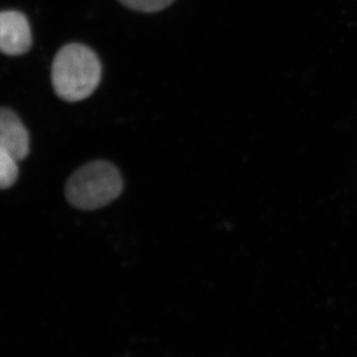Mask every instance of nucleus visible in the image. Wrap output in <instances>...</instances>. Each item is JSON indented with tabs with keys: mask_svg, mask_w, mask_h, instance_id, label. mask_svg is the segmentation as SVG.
<instances>
[{
	"mask_svg": "<svg viewBox=\"0 0 357 357\" xmlns=\"http://www.w3.org/2000/svg\"><path fill=\"white\" fill-rule=\"evenodd\" d=\"M51 77L59 98L66 102H79L98 88L102 79V64L95 52L86 45H65L54 58Z\"/></svg>",
	"mask_w": 357,
	"mask_h": 357,
	"instance_id": "nucleus-1",
	"label": "nucleus"
},
{
	"mask_svg": "<svg viewBox=\"0 0 357 357\" xmlns=\"http://www.w3.org/2000/svg\"><path fill=\"white\" fill-rule=\"evenodd\" d=\"M122 188L123 182L116 167L107 161H93L70 176L66 196L79 210H96L114 201Z\"/></svg>",
	"mask_w": 357,
	"mask_h": 357,
	"instance_id": "nucleus-2",
	"label": "nucleus"
},
{
	"mask_svg": "<svg viewBox=\"0 0 357 357\" xmlns=\"http://www.w3.org/2000/svg\"><path fill=\"white\" fill-rule=\"evenodd\" d=\"M32 46V33L27 17L17 10L0 14V49L6 55L20 56Z\"/></svg>",
	"mask_w": 357,
	"mask_h": 357,
	"instance_id": "nucleus-3",
	"label": "nucleus"
},
{
	"mask_svg": "<svg viewBox=\"0 0 357 357\" xmlns=\"http://www.w3.org/2000/svg\"><path fill=\"white\" fill-rule=\"evenodd\" d=\"M0 149L18 162L24 160L30 151L29 133L18 115L9 109L0 112Z\"/></svg>",
	"mask_w": 357,
	"mask_h": 357,
	"instance_id": "nucleus-4",
	"label": "nucleus"
},
{
	"mask_svg": "<svg viewBox=\"0 0 357 357\" xmlns=\"http://www.w3.org/2000/svg\"><path fill=\"white\" fill-rule=\"evenodd\" d=\"M18 161L4 150L0 149V187L8 189L18 178Z\"/></svg>",
	"mask_w": 357,
	"mask_h": 357,
	"instance_id": "nucleus-5",
	"label": "nucleus"
},
{
	"mask_svg": "<svg viewBox=\"0 0 357 357\" xmlns=\"http://www.w3.org/2000/svg\"><path fill=\"white\" fill-rule=\"evenodd\" d=\"M121 4L140 13H157L173 3L174 0H119Z\"/></svg>",
	"mask_w": 357,
	"mask_h": 357,
	"instance_id": "nucleus-6",
	"label": "nucleus"
}]
</instances>
